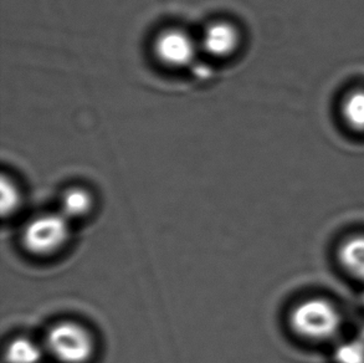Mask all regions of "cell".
<instances>
[{
	"label": "cell",
	"mask_w": 364,
	"mask_h": 363,
	"mask_svg": "<svg viewBox=\"0 0 364 363\" xmlns=\"http://www.w3.org/2000/svg\"><path fill=\"white\" fill-rule=\"evenodd\" d=\"M290 324L301 337L321 341L331 339L340 330L341 316L328 301L311 299L292 310Z\"/></svg>",
	"instance_id": "cell-1"
},
{
	"label": "cell",
	"mask_w": 364,
	"mask_h": 363,
	"mask_svg": "<svg viewBox=\"0 0 364 363\" xmlns=\"http://www.w3.org/2000/svg\"><path fill=\"white\" fill-rule=\"evenodd\" d=\"M46 346L55 359L63 363H86L95 351L94 337L84 326L63 321L46 336Z\"/></svg>",
	"instance_id": "cell-2"
},
{
	"label": "cell",
	"mask_w": 364,
	"mask_h": 363,
	"mask_svg": "<svg viewBox=\"0 0 364 363\" xmlns=\"http://www.w3.org/2000/svg\"><path fill=\"white\" fill-rule=\"evenodd\" d=\"M68 221L61 213L36 216L23 231L25 249L35 256H50L60 251L69 239Z\"/></svg>",
	"instance_id": "cell-3"
},
{
	"label": "cell",
	"mask_w": 364,
	"mask_h": 363,
	"mask_svg": "<svg viewBox=\"0 0 364 363\" xmlns=\"http://www.w3.org/2000/svg\"><path fill=\"white\" fill-rule=\"evenodd\" d=\"M199 51V40L179 28L162 30L153 41L156 59L169 69H184L192 65Z\"/></svg>",
	"instance_id": "cell-4"
},
{
	"label": "cell",
	"mask_w": 364,
	"mask_h": 363,
	"mask_svg": "<svg viewBox=\"0 0 364 363\" xmlns=\"http://www.w3.org/2000/svg\"><path fill=\"white\" fill-rule=\"evenodd\" d=\"M200 51L213 59H229L237 53L242 34L237 25L228 20H217L208 24L199 38Z\"/></svg>",
	"instance_id": "cell-5"
},
{
	"label": "cell",
	"mask_w": 364,
	"mask_h": 363,
	"mask_svg": "<svg viewBox=\"0 0 364 363\" xmlns=\"http://www.w3.org/2000/svg\"><path fill=\"white\" fill-rule=\"evenodd\" d=\"M94 199L89 191L80 186L70 188L61 198V214L66 219H77L87 216L92 209Z\"/></svg>",
	"instance_id": "cell-6"
},
{
	"label": "cell",
	"mask_w": 364,
	"mask_h": 363,
	"mask_svg": "<svg viewBox=\"0 0 364 363\" xmlns=\"http://www.w3.org/2000/svg\"><path fill=\"white\" fill-rule=\"evenodd\" d=\"M340 261L350 275L364 281V236L346 241L341 248Z\"/></svg>",
	"instance_id": "cell-7"
},
{
	"label": "cell",
	"mask_w": 364,
	"mask_h": 363,
	"mask_svg": "<svg viewBox=\"0 0 364 363\" xmlns=\"http://www.w3.org/2000/svg\"><path fill=\"white\" fill-rule=\"evenodd\" d=\"M41 359L39 344L26 337L13 340L5 349L6 363H39Z\"/></svg>",
	"instance_id": "cell-8"
},
{
	"label": "cell",
	"mask_w": 364,
	"mask_h": 363,
	"mask_svg": "<svg viewBox=\"0 0 364 363\" xmlns=\"http://www.w3.org/2000/svg\"><path fill=\"white\" fill-rule=\"evenodd\" d=\"M0 193H1V214L11 216L20 206L19 189L14 182L6 176H3L0 183Z\"/></svg>",
	"instance_id": "cell-9"
},
{
	"label": "cell",
	"mask_w": 364,
	"mask_h": 363,
	"mask_svg": "<svg viewBox=\"0 0 364 363\" xmlns=\"http://www.w3.org/2000/svg\"><path fill=\"white\" fill-rule=\"evenodd\" d=\"M345 116L353 127L364 128V93L350 95L346 101Z\"/></svg>",
	"instance_id": "cell-10"
},
{
	"label": "cell",
	"mask_w": 364,
	"mask_h": 363,
	"mask_svg": "<svg viewBox=\"0 0 364 363\" xmlns=\"http://www.w3.org/2000/svg\"><path fill=\"white\" fill-rule=\"evenodd\" d=\"M336 359L340 363H364V344L360 342L342 344L337 349Z\"/></svg>",
	"instance_id": "cell-11"
}]
</instances>
